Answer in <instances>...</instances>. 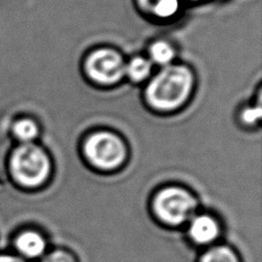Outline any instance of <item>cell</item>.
Instances as JSON below:
<instances>
[{
    "label": "cell",
    "mask_w": 262,
    "mask_h": 262,
    "mask_svg": "<svg viewBox=\"0 0 262 262\" xmlns=\"http://www.w3.org/2000/svg\"><path fill=\"white\" fill-rule=\"evenodd\" d=\"M192 84V74L184 66H166L148 84L146 98L157 110H176L189 98Z\"/></svg>",
    "instance_id": "1"
},
{
    "label": "cell",
    "mask_w": 262,
    "mask_h": 262,
    "mask_svg": "<svg viewBox=\"0 0 262 262\" xmlns=\"http://www.w3.org/2000/svg\"><path fill=\"white\" fill-rule=\"evenodd\" d=\"M199 201L188 190L167 186L154 195L151 209L153 217L162 226L181 228L193 217Z\"/></svg>",
    "instance_id": "2"
},
{
    "label": "cell",
    "mask_w": 262,
    "mask_h": 262,
    "mask_svg": "<svg viewBox=\"0 0 262 262\" xmlns=\"http://www.w3.org/2000/svg\"><path fill=\"white\" fill-rule=\"evenodd\" d=\"M9 170L18 185L27 189H36L48 182L51 162L48 154L39 146L26 143L12 153Z\"/></svg>",
    "instance_id": "3"
},
{
    "label": "cell",
    "mask_w": 262,
    "mask_h": 262,
    "mask_svg": "<svg viewBox=\"0 0 262 262\" xmlns=\"http://www.w3.org/2000/svg\"><path fill=\"white\" fill-rule=\"evenodd\" d=\"M84 151L89 161L102 170L119 168L127 156L122 140L108 131H100L91 135L84 145Z\"/></svg>",
    "instance_id": "4"
},
{
    "label": "cell",
    "mask_w": 262,
    "mask_h": 262,
    "mask_svg": "<svg viewBox=\"0 0 262 262\" xmlns=\"http://www.w3.org/2000/svg\"><path fill=\"white\" fill-rule=\"evenodd\" d=\"M86 73L95 82L111 85L124 76L125 63L116 51L100 49L88 58Z\"/></svg>",
    "instance_id": "5"
},
{
    "label": "cell",
    "mask_w": 262,
    "mask_h": 262,
    "mask_svg": "<svg viewBox=\"0 0 262 262\" xmlns=\"http://www.w3.org/2000/svg\"><path fill=\"white\" fill-rule=\"evenodd\" d=\"M186 237L196 247L212 245L222 236V228L213 214H199L190 220Z\"/></svg>",
    "instance_id": "6"
},
{
    "label": "cell",
    "mask_w": 262,
    "mask_h": 262,
    "mask_svg": "<svg viewBox=\"0 0 262 262\" xmlns=\"http://www.w3.org/2000/svg\"><path fill=\"white\" fill-rule=\"evenodd\" d=\"M13 246L22 256L32 260L45 254L49 243L43 233L36 229H23L14 236Z\"/></svg>",
    "instance_id": "7"
},
{
    "label": "cell",
    "mask_w": 262,
    "mask_h": 262,
    "mask_svg": "<svg viewBox=\"0 0 262 262\" xmlns=\"http://www.w3.org/2000/svg\"><path fill=\"white\" fill-rule=\"evenodd\" d=\"M198 262H241L236 251L226 244L215 245L200 253Z\"/></svg>",
    "instance_id": "8"
},
{
    "label": "cell",
    "mask_w": 262,
    "mask_h": 262,
    "mask_svg": "<svg viewBox=\"0 0 262 262\" xmlns=\"http://www.w3.org/2000/svg\"><path fill=\"white\" fill-rule=\"evenodd\" d=\"M151 62L140 57L133 59L128 64H125V74L136 82L144 81L145 78H147L151 74Z\"/></svg>",
    "instance_id": "9"
},
{
    "label": "cell",
    "mask_w": 262,
    "mask_h": 262,
    "mask_svg": "<svg viewBox=\"0 0 262 262\" xmlns=\"http://www.w3.org/2000/svg\"><path fill=\"white\" fill-rule=\"evenodd\" d=\"M13 134L23 143H30L38 135V127L32 120H20L13 125Z\"/></svg>",
    "instance_id": "10"
},
{
    "label": "cell",
    "mask_w": 262,
    "mask_h": 262,
    "mask_svg": "<svg viewBox=\"0 0 262 262\" xmlns=\"http://www.w3.org/2000/svg\"><path fill=\"white\" fill-rule=\"evenodd\" d=\"M151 59L158 64H168L174 58V49L166 41H157L149 49Z\"/></svg>",
    "instance_id": "11"
},
{
    "label": "cell",
    "mask_w": 262,
    "mask_h": 262,
    "mask_svg": "<svg viewBox=\"0 0 262 262\" xmlns=\"http://www.w3.org/2000/svg\"><path fill=\"white\" fill-rule=\"evenodd\" d=\"M40 262H77L76 258L70 253V252L62 250V249H55L52 252L44 256V259Z\"/></svg>",
    "instance_id": "12"
},
{
    "label": "cell",
    "mask_w": 262,
    "mask_h": 262,
    "mask_svg": "<svg viewBox=\"0 0 262 262\" xmlns=\"http://www.w3.org/2000/svg\"><path fill=\"white\" fill-rule=\"evenodd\" d=\"M259 116H260V111L259 110H256V111L249 110V111L245 112L244 115H243V118L245 119L246 122L252 123V122H254L256 119H259Z\"/></svg>",
    "instance_id": "13"
},
{
    "label": "cell",
    "mask_w": 262,
    "mask_h": 262,
    "mask_svg": "<svg viewBox=\"0 0 262 262\" xmlns=\"http://www.w3.org/2000/svg\"><path fill=\"white\" fill-rule=\"evenodd\" d=\"M0 262H27V261L17 255L9 254V253H3V254H0Z\"/></svg>",
    "instance_id": "14"
}]
</instances>
